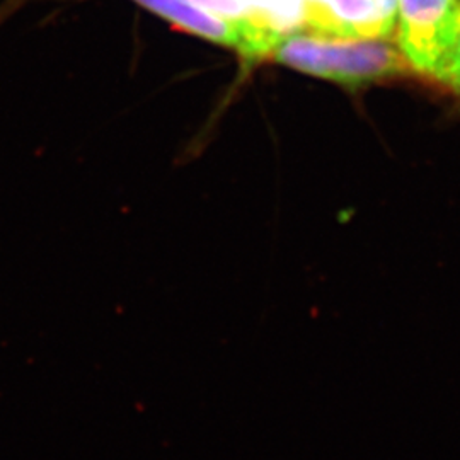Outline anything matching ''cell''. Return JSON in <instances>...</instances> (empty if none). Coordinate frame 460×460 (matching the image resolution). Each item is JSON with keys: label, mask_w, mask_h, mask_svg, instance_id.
Returning a JSON list of instances; mask_svg holds the SVG:
<instances>
[{"label": "cell", "mask_w": 460, "mask_h": 460, "mask_svg": "<svg viewBox=\"0 0 460 460\" xmlns=\"http://www.w3.org/2000/svg\"><path fill=\"white\" fill-rule=\"evenodd\" d=\"M142 7L165 21L176 24L188 33L197 34L205 40L239 49L249 58L266 57L271 53V47L261 36L247 30L244 26L217 16L214 13L199 7L190 0H135Z\"/></svg>", "instance_id": "obj_4"}, {"label": "cell", "mask_w": 460, "mask_h": 460, "mask_svg": "<svg viewBox=\"0 0 460 460\" xmlns=\"http://www.w3.org/2000/svg\"><path fill=\"white\" fill-rule=\"evenodd\" d=\"M435 79L448 85L457 96H460V11L457 28H456L454 38H452L450 49L447 51L444 62L438 68V74Z\"/></svg>", "instance_id": "obj_5"}, {"label": "cell", "mask_w": 460, "mask_h": 460, "mask_svg": "<svg viewBox=\"0 0 460 460\" xmlns=\"http://www.w3.org/2000/svg\"><path fill=\"white\" fill-rule=\"evenodd\" d=\"M271 57L281 66L345 85L378 83L411 70L402 49L387 38H326L296 31L283 36Z\"/></svg>", "instance_id": "obj_1"}, {"label": "cell", "mask_w": 460, "mask_h": 460, "mask_svg": "<svg viewBox=\"0 0 460 460\" xmlns=\"http://www.w3.org/2000/svg\"><path fill=\"white\" fill-rule=\"evenodd\" d=\"M459 11L460 0H397V43L412 70L437 77Z\"/></svg>", "instance_id": "obj_2"}, {"label": "cell", "mask_w": 460, "mask_h": 460, "mask_svg": "<svg viewBox=\"0 0 460 460\" xmlns=\"http://www.w3.org/2000/svg\"><path fill=\"white\" fill-rule=\"evenodd\" d=\"M397 0H302V30L326 38H391Z\"/></svg>", "instance_id": "obj_3"}]
</instances>
